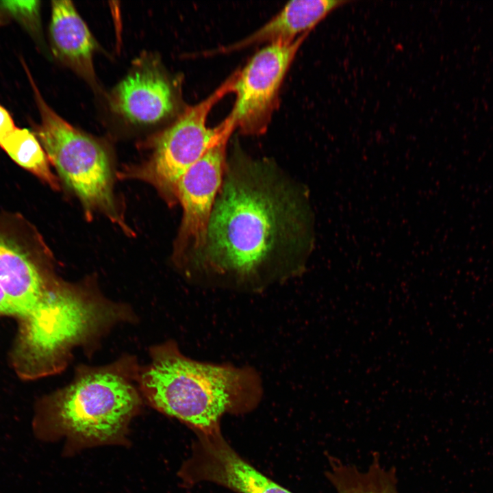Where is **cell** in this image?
<instances>
[{
    "label": "cell",
    "instance_id": "9c48e42d",
    "mask_svg": "<svg viewBox=\"0 0 493 493\" xmlns=\"http://www.w3.org/2000/svg\"><path fill=\"white\" fill-rule=\"evenodd\" d=\"M196 435L191 455L180 470L186 483H212L236 493H293L240 456L221 430Z\"/></svg>",
    "mask_w": 493,
    "mask_h": 493
},
{
    "label": "cell",
    "instance_id": "8fae6325",
    "mask_svg": "<svg viewBox=\"0 0 493 493\" xmlns=\"http://www.w3.org/2000/svg\"><path fill=\"white\" fill-rule=\"evenodd\" d=\"M55 57L92 86H97L93 56L97 44L73 3L53 1L49 27Z\"/></svg>",
    "mask_w": 493,
    "mask_h": 493
},
{
    "label": "cell",
    "instance_id": "ba28073f",
    "mask_svg": "<svg viewBox=\"0 0 493 493\" xmlns=\"http://www.w3.org/2000/svg\"><path fill=\"white\" fill-rule=\"evenodd\" d=\"M230 136L211 147L177 184V201L183 208V216L173 257L179 265L197 261L205 247L211 213L223 183Z\"/></svg>",
    "mask_w": 493,
    "mask_h": 493
},
{
    "label": "cell",
    "instance_id": "6da1fadb",
    "mask_svg": "<svg viewBox=\"0 0 493 493\" xmlns=\"http://www.w3.org/2000/svg\"><path fill=\"white\" fill-rule=\"evenodd\" d=\"M228 170L197 262L247 279L296 248L305 220L296 197L262 165L250 162Z\"/></svg>",
    "mask_w": 493,
    "mask_h": 493
},
{
    "label": "cell",
    "instance_id": "52a82bcc",
    "mask_svg": "<svg viewBox=\"0 0 493 493\" xmlns=\"http://www.w3.org/2000/svg\"><path fill=\"white\" fill-rule=\"evenodd\" d=\"M309 34L293 41L267 44L238 71L232 90L236 101L229 116L241 134L260 135L267 130L285 76Z\"/></svg>",
    "mask_w": 493,
    "mask_h": 493
},
{
    "label": "cell",
    "instance_id": "7c38bea8",
    "mask_svg": "<svg viewBox=\"0 0 493 493\" xmlns=\"http://www.w3.org/2000/svg\"><path fill=\"white\" fill-rule=\"evenodd\" d=\"M349 2L346 0L289 1L257 30L221 50L227 52L260 43L293 41L301 35L310 32L328 14Z\"/></svg>",
    "mask_w": 493,
    "mask_h": 493
},
{
    "label": "cell",
    "instance_id": "2e32d148",
    "mask_svg": "<svg viewBox=\"0 0 493 493\" xmlns=\"http://www.w3.org/2000/svg\"><path fill=\"white\" fill-rule=\"evenodd\" d=\"M8 314H16L0 287V316Z\"/></svg>",
    "mask_w": 493,
    "mask_h": 493
},
{
    "label": "cell",
    "instance_id": "5bb4252c",
    "mask_svg": "<svg viewBox=\"0 0 493 493\" xmlns=\"http://www.w3.org/2000/svg\"><path fill=\"white\" fill-rule=\"evenodd\" d=\"M0 147L18 165L55 190L59 180L52 173L47 155L36 136L26 128H16Z\"/></svg>",
    "mask_w": 493,
    "mask_h": 493
},
{
    "label": "cell",
    "instance_id": "30bf717a",
    "mask_svg": "<svg viewBox=\"0 0 493 493\" xmlns=\"http://www.w3.org/2000/svg\"><path fill=\"white\" fill-rule=\"evenodd\" d=\"M110 109L131 123L151 125L164 119L175 108L170 81L153 64L136 66L112 90Z\"/></svg>",
    "mask_w": 493,
    "mask_h": 493
},
{
    "label": "cell",
    "instance_id": "4fadbf2b",
    "mask_svg": "<svg viewBox=\"0 0 493 493\" xmlns=\"http://www.w3.org/2000/svg\"><path fill=\"white\" fill-rule=\"evenodd\" d=\"M328 462L326 477L337 493H399L395 468L383 466L377 454L363 471L331 455Z\"/></svg>",
    "mask_w": 493,
    "mask_h": 493
},
{
    "label": "cell",
    "instance_id": "8992f818",
    "mask_svg": "<svg viewBox=\"0 0 493 493\" xmlns=\"http://www.w3.org/2000/svg\"><path fill=\"white\" fill-rule=\"evenodd\" d=\"M22 215L0 213V287L16 315L32 312L56 284L49 253Z\"/></svg>",
    "mask_w": 493,
    "mask_h": 493
},
{
    "label": "cell",
    "instance_id": "9a60e30c",
    "mask_svg": "<svg viewBox=\"0 0 493 493\" xmlns=\"http://www.w3.org/2000/svg\"><path fill=\"white\" fill-rule=\"evenodd\" d=\"M16 128L9 112L0 105V144Z\"/></svg>",
    "mask_w": 493,
    "mask_h": 493
},
{
    "label": "cell",
    "instance_id": "3957f363",
    "mask_svg": "<svg viewBox=\"0 0 493 493\" xmlns=\"http://www.w3.org/2000/svg\"><path fill=\"white\" fill-rule=\"evenodd\" d=\"M139 370L131 357L81 367L71 383L38 402L34 435L42 441L65 436L87 444L118 438L141 405Z\"/></svg>",
    "mask_w": 493,
    "mask_h": 493
},
{
    "label": "cell",
    "instance_id": "5b68a950",
    "mask_svg": "<svg viewBox=\"0 0 493 493\" xmlns=\"http://www.w3.org/2000/svg\"><path fill=\"white\" fill-rule=\"evenodd\" d=\"M237 73L206 99L188 107L173 124L155 136L148 157L125 168L119 176L151 184L169 205L178 203L177 188L181 177L211 147L236 129L229 115L214 127L207 125V118L213 107L232 92Z\"/></svg>",
    "mask_w": 493,
    "mask_h": 493
},
{
    "label": "cell",
    "instance_id": "7a4b0ae2",
    "mask_svg": "<svg viewBox=\"0 0 493 493\" xmlns=\"http://www.w3.org/2000/svg\"><path fill=\"white\" fill-rule=\"evenodd\" d=\"M150 355V363L139 370L142 396L195 433L220 431L225 414L248 413L260 401V379L251 368L190 359L173 341L152 347Z\"/></svg>",
    "mask_w": 493,
    "mask_h": 493
},
{
    "label": "cell",
    "instance_id": "277c9868",
    "mask_svg": "<svg viewBox=\"0 0 493 493\" xmlns=\"http://www.w3.org/2000/svg\"><path fill=\"white\" fill-rule=\"evenodd\" d=\"M40 123L35 135L49 162L80 200L87 217L99 212L126 233L131 231L118 210L113 191L110 158L104 145L59 116L45 101L25 68Z\"/></svg>",
    "mask_w": 493,
    "mask_h": 493
}]
</instances>
